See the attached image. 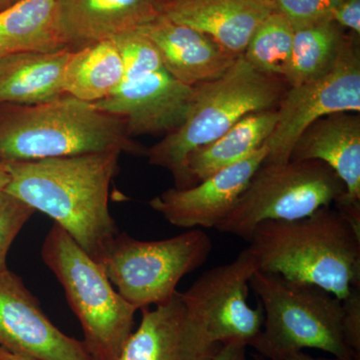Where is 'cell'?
<instances>
[{
    "label": "cell",
    "instance_id": "5",
    "mask_svg": "<svg viewBox=\"0 0 360 360\" xmlns=\"http://www.w3.org/2000/svg\"><path fill=\"white\" fill-rule=\"evenodd\" d=\"M250 288L264 307L262 331L250 347L267 360H281L304 348L340 360H360L343 336L342 300L314 284L258 269Z\"/></svg>",
    "mask_w": 360,
    "mask_h": 360
},
{
    "label": "cell",
    "instance_id": "1",
    "mask_svg": "<svg viewBox=\"0 0 360 360\" xmlns=\"http://www.w3.org/2000/svg\"><path fill=\"white\" fill-rule=\"evenodd\" d=\"M122 155L2 161L11 177L6 191L53 219L97 262L120 232L108 200Z\"/></svg>",
    "mask_w": 360,
    "mask_h": 360
},
{
    "label": "cell",
    "instance_id": "11",
    "mask_svg": "<svg viewBox=\"0 0 360 360\" xmlns=\"http://www.w3.org/2000/svg\"><path fill=\"white\" fill-rule=\"evenodd\" d=\"M194 91V87L181 84L161 65L125 75L115 92L91 104L122 120L134 139L177 129L186 120Z\"/></svg>",
    "mask_w": 360,
    "mask_h": 360
},
{
    "label": "cell",
    "instance_id": "4",
    "mask_svg": "<svg viewBox=\"0 0 360 360\" xmlns=\"http://www.w3.org/2000/svg\"><path fill=\"white\" fill-rule=\"evenodd\" d=\"M285 85L283 78L255 70L239 56L222 77L194 86L186 120L148 148V162L168 170L176 188L191 186L186 170L189 155L217 141L246 115L276 110Z\"/></svg>",
    "mask_w": 360,
    "mask_h": 360
},
{
    "label": "cell",
    "instance_id": "33",
    "mask_svg": "<svg viewBox=\"0 0 360 360\" xmlns=\"http://www.w3.org/2000/svg\"><path fill=\"white\" fill-rule=\"evenodd\" d=\"M13 4V0H0V11H4V9L7 8L8 6H11Z\"/></svg>",
    "mask_w": 360,
    "mask_h": 360
},
{
    "label": "cell",
    "instance_id": "28",
    "mask_svg": "<svg viewBox=\"0 0 360 360\" xmlns=\"http://www.w3.org/2000/svg\"><path fill=\"white\" fill-rule=\"evenodd\" d=\"M333 21L340 27L360 34V0H343L336 8Z\"/></svg>",
    "mask_w": 360,
    "mask_h": 360
},
{
    "label": "cell",
    "instance_id": "26",
    "mask_svg": "<svg viewBox=\"0 0 360 360\" xmlns=\"http://www.w3.org/2000/svg\"><path fill=\"white\" fill-rule=\"evenodd\" d=\"M276 13L288 18L295 30L333 21L343 0H270Z\"/></svg>",
    "mask_w": 360,
    "mask_h": 360
},
{
    "label": "cell",
    "instance_id": "2",
    "mask_svg": "<svg viewBox=\"0 0 360 360\" xmlns=\"http://www.w3.org/2000/svg\"><path fill=\"white\" fill-rule=\"evenodd\" d=\"M248 243L258 269L314 284L343 300L360 286V229L336 208L290 221H264Z\"/></svg>",
    "mask_w": 360,
    "mask_h": 360
},
{
    "label": "cell",
    "instance_id": "8",
    "mask_svg": "<svg viewBox=\"0 0 360 360\" xmlns=\"http://www.w3.org/2000/svg\"><path fill=\"white\" fill-rule=\"evenodd\" d=\"M345 193L342 180L321 160L262 165L217 229L248 241L262 222L304 219Z\"/></svg>",
    "mask_w": 360,
    "mask_h": 360
},
{
    "label": "cell",
    "instance_id": "18",
    "mask_svg": "<svg viewBox=\"0 0 360 360\" xmlns=\"http://www.w3.org/2000/svg\"><path fill=\"white\" fill-rule=\"evenodd\" d=\"M274 11L270 0H168L162 14L241 56L258 26Z\"/></svg>",
    "mask_w": 360,
    "mask_h": 360
},
{
    "label": "cell",
    "instance_id": "22",
    "mask_svg": "<svg viewBox=\"0 0 360 360\" xmlns=\"http://www.w3.org/2000/svg\"><path fill=\"white\" fill-rule=\"evenodd\" d=\"M124 65L115 40L94 42L70 51L63 75L65 94L94 103L122 84Z\"/></svg>",
    "mask_w": 360,
    "mask_h": 360
},
{
    "label": "cell",
    "instance_id": "29",
    "mask_svg": "<svg viewBox=\"0 0 360 360\" xmlns=\"http://www.w3.org/2000/svg\"><path fill=\"white\" fill-rule=\"evenodd\" d=\"M212 360H248V345L239 342L220 345Z\"/></svg>",
    "mask_w": 360,
    "mask_h": 360
},
{
    "label": "cell",
    "instance_id": "27",
    "mask_svg": "<svg viewBox=\"0 0 360 360\" xmlns=\"http://www.w3.org/2000/svg\"><path fill=\"white\" fill-rule=\"evenodd\" d=\"M343 336L348 348L360 359V286H355L342 300Z\"/></svg>",
    "mask_w": 360,
    "mask_h": 360
},
{
    "label": "cell",
    "instance_id": "34",
    "mask_svg": "<svg viewBox=\"0 0 360 360\" xmlns=\"http://www.w3.org/2000/svg\"><path fill=\"white\" fill-rule=\"evenodd\" d=\"M13 4H14V2L18 1V0H13Z\"/></svg>",
    "mask_w": 360,
    "mask_h": 360
},
{
    "label": "cell",
    "instance_id": "17",
    "mask_svg": "<svg viewBox=\"0 0 360 360\" xmlns=\"http://www.w3.org/2000/svg\"><path fill=\"white\" fill-rule=\"evenodd\" d=\"M137 32L155 45L165 70L188 86L217 79L239 58L205 33L174 22L165 14Z\"/></svg>",
    "mask_w": 360,
    "mask_h": 360
},
{
    "label": "cell",
    "instance_id": "31",
    "mask_svg": "<svg viewBox=\"0 0 360 360\" xmlns=\"http://www.w3.org/2000/svg\"><path fill=\"white\" fill-rule=\"evenodd\" d=\"M9 180H11V177H9L8 172H7L4 162L0 160V191H6V186H8Z\"/></svg>",
    "mask_w": 360,
    "mask_h": 360
},
{
    "label": "cell",
    "instance_id": "24",
    "mask_svg": "<svg viewBox=\"0 0 360 360\" xmlns=\"http://www.w3.org/2000/svg\"><path fill=\"white\" fill-rule=\"evenodd\" d=\"M295 32L288 18L274 11L253 33L243 58L255 70L284 80L290 66Z\"/></svg>",
    "mask_w": 360,
    "mask_h": 360
},
{
    "label": "cell",
    "instance_id": "6",
    "mask_svg": "<svg viewBox=\"0 0 360 360\" xmlns=\"http://www.w3.org/2000/svg\"><path fill=\"white\" fill-rule=\"evenodd\" d=\"M41 258L63 286L92 360H117L134 333L137 309L116 291L94 258L58 224L45 236Z\"/></svg>",
    "mask_w": 360,
    "mask_h": 360
},
{
    "label": "cell",
    "instance_id": "32",
    "mask_svg": "<svg viewBox=\"0 0 360 360\" xmlns=\"http://www.w3.org/2000/svg\"><path fill=\"white\" fill-rule=\"evenodd\" d=\"M0 360H37L22 355L11 354L4 348L0 347Z\"/></svg>",
    "mask_w": 360,
    "mask_h": 360
},
{
    "label": "cell",
    "instance_id": "25",
    "mask_svg": "<svg viewBox=\"0 0 360 360\" xmlns=\"http://www.w3.org/2000/svg\"><path fill=\"white\" fill-rule=\"evenodd\" d=\"M35 212L20 198L0 191V272L8 269L7 255L11 245Z\"/></svg>",
    "mask_w": 360,
    "mask_h": 360
},
{
    "label": "cell",
    "instance_id": "7",
    "mask_svg": "<svg viewBox=\"0 0 360 360\" xmlns=\"http://www.w3.org/2000/svg\"><path fill=\"white\" fill-rule=\"evenodd\" d=\"M212 250V239L201 229L153 241L118 232L96 262L123 300L139 310L168 302Z\"/></svg>",
    "mask_w": 360,
    "mask_h": 360
},
{
    "label": "cell",
    "instance_id": "3",
    "mask_svg": "<svg viewBox=\"0 0 360 360\" xmlns=\"http://www.w3.org/2000/svg\"><path fill=\"white\" fill-rule=\"evenodd\" d=\"M122 120L65 96L49 103H0V160L30 161L120 151L146 155Z\"/></svg>",
    "mask_w": 360,
    "mask_h": 360
},
{
    "label": "cell",
    "instance_id": "10",
    "mask_svg": "<svg viewBox=\"0 0 360 360\" xmlns=\"http://www.w3.org/2000/svg\"><path fill=\"white\" fill-rule=\"evenodd\" d=\"M258 262L250 248L241 250L229 264L206 270L182 298L202 321L214 342H239L250 347L262 331L264 307H251L248 302L251 277Z\"/></svg>",
    "mask_w": 360,
    "mask_h": 360
},
{
    "label": "cell",
    "instance_id": "14",
    "mask_svg": "<svg viewBox=\"0 0 360 360\" xmlns=\"http://www.w3.org/2000/svg\"><path fill=\"white\" fill-rule=\"evenodd\" d=\"M141 310V324L117 360H212L219 349L179 290L155 309Z\"/></svg>",
    "mask_w": 360,
    "mask_h": 360
},
{
    "label": "cell",
    "instance_id": "19",
    "mask_svg": "<svg viewBox=\"0 0 360 360\" xmlns=\"http://www.w3.org/2000/svg\"><path fill=\"white\" fill-rule=\"evenodd\" d=\"M70 53L65 49L0 59V103L32 105L65 96L63 75Z\"/></svg>",
    "mask_w": 360,
    "mask_h": 360
},
{
    "label": "cell",
    "instance_id": "15",
    "mask_svg": "<svg viewBox=\"0 0 360 360\" xmlns=\"http://www.w3.org/2000/svg\"><path fill=\"white\" fill-rule=\"evenodd\" d=\"M290 160H321L335 170L347 193L335 207L360 229V116L341 112L319 118L296 141Z\"/></svg>",
    "mask_w": 360,
    "mask_h": 360
},
{
    "label": "cell",
    "instance_id": "9",
    "mask_svg": "<svg viewBox=\"0 0 360 360\" xmlns=\"http://www.w3.org/2000/svg\"><path fill=\"white\" fill-rule=\"evenodd\" d=\"M276 110L278 120L265 142L264 165L288 162L296 141L319 118L335 113H359L360 49L356 37H345L330 70L288 89Z\"/></svg>",
    "mask_w": 360,
    "mask_h": 360
},
{
    "label": "cell",
    "instance_id": "13",
    "mask_svg": "<svg viewBox=\"0 0 360 360\" xmlns=\"http://www.w3.org/2000/svg\"><path fill=\"white\" fill-rule=\"evenodd\" d=\"M267 146L187 188L167 189L149 206L179 229H217L233 210L251 179L264 165Z\"/></svg>",
    "mask_w": 360,
    "mask_h": 360
},
{
    "label": "cell",
    "instance_id": "12",
    "mask_svg": "<svg viewBox=\"0 0 360 360\" xmlns=\"http://www.w3.org/2000/svg\"><path fill=\"white\" fill-rule=\"evenodd\" d=\"M0 347L37 360H92L84 341L56 328L9 269L0 272Z\"/></svg>",
    "mask_w": 360,
    "mask_h": 360
},
{
    "label": "cell",
    "instance_id": "20",
    "mask_svg": "<svg viewBox=\"0 0 360 360\" xmlns=\"http://www.w3.org/2000/svg\"><path fill=\"white\" fill-rule=\"evenodd\" d=\"M276 110L246 115L217 141L193 151L186 163L191 186L245 160L264 146L278 120Z\"/></svg>",
    "mask_w": 360,
    "mask_h": 360
},
{
    "label": "cell",
    "instance_id": "21",
    "mask_svg": "<svg viewBox=\"0 0 360 360\" xmlns=\"http://www.w3.org/2000/svg\"><path fill=\"white\" fill-rule=\"evenodd\" d=\"M56 0H18L0 11V59L68 49L56 23Z\"/></svg>",
    "mask_w": 360,
    "mask_h": 360
},
{
    "label": "cell",
    "instance_id": "16",
    "mask_svg": "<svg viewBox=\"0 0 360 360\" xmlns=\"http://www.w3.org/2000/svg\"><path fill=\"white\" fill-rule=\"evenodd\" d=\"M168 0H56L59 37L70 51L134 32L163 13Z\"/></svg>",
    "mask_w": 360,
    "mask_h": 360
},
{
    "label": "cell",
    "instance_id": "30",
    "mask_svg": "<svg viewBox=\"0 0 360 360\" xmlns=\"http://www.w3.org/2000/svg\"><path fill=\"white\" fill-rule=\"evenodd\" d=\"M252 360H267L265 359L264 357H262V355L255 354L252 355ZM281 360H340L333 357V359H322V357H314L311 355H309L304 354L303 352H296V354H293L291 355H288V356L284 357V359Z\"/></svg>",
    "mask_w": 360,
    "mask_h": 360
},
{
    "label": "cell",
    "instance_id": "23",
    "mask_svg": "<svg viewBox=\"0 0 360 360\" xmlns=\"http://www.w3.org/2000/svg\"><path fill=\"white\" fill-rule=\"evenodd\" d=\"M335 21L295 30L292 52L284 82L297 86L321 77L335 65L345 37Z\"/></svg>",
    "mask_w": 360,
    "mask_h": 360
}]
</instances>
